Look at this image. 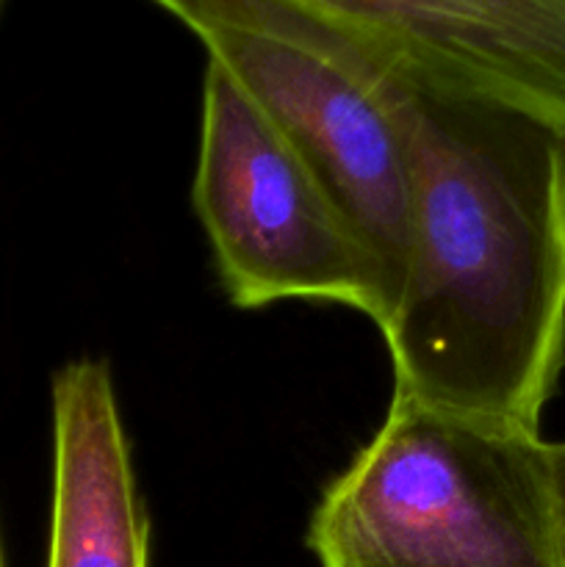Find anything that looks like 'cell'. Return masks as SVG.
I'll return each mask as SVG.
<instances>
[{
  "label": "cell",
  "instance_id": "6da1fadb",
  "mask_svg": "<svg viewBox=\"0 0 565 567\" xmlns=\"http://www.w3.org/2000/svg\"><path fill=\"white\" fill-rule=\"evenodd\" d=\"M393 396L537 430L565 365V125L413 64Z\"/></svg>",
  "mask_w": 565,
  "mask_h": 567
},
{
  "label": "cell",
  "instance_id": "7a4b0ae2",
  "mask_svg": "<svg viewBox=\"0 0 565 567\" xmlns=\"http://www.w3.org/2000/svg\"><path fill=\"white\" fill-rule=\"evenodd\" d=\"M321 567H565L532 426L391 396L308 526Z\"/></svg>",
  "mask_w": 565,
  "mask_h": 567
},
{
  "label": "cell",
  "instance_id": "3957f363",
  "mask_svg": "<svg viewBox=\"0 0 565 567\" xmlns=\"http://www.w3.org/2000/svg\"><path fill=\"white\" fill-rule=\"evenodd\" d=\"M153 3L205 44L314 169L374 260L391 313L408 266L402 94L413 61L299 0Z\"/></svg>",
  "mask_w": 565,
  "mask_h": 567
},
{
  "label": "cell",
  "instance_id": "277c9868",
  "mask_svg": "<svg viewBox=\"0 0 565 567\" xmlns=\"http://www.w3.org/2000/svg\"><path fill=\"white\" fill-rule=\"evenodd\" d=\"M192 199L236 308L321 299L360 310L380 330L386 286L363 241L302 155L214 61Z\"/></svg>",
  "mask_w": 565,
  "mask_h": 567
},
{
  "label": "cell",
  "instance_id": "5b68a950",
  "mask_svg": "<svg viewBox=\"0 0 565 567\" xmlns=\"http://www.w3.org/2000/svg\"><path fill=\"white\" fill-rule=\"evenodd\" d=\"M432 75L565 125V0H299Z\"/></svg>",
  "mask_w": 565,
  "mask_h": 567
},
{
  "label": "cell",
  "instance_id": "8992f818",
  "mask_svg": "<svg viewBox=\"0 0 565 567\" xmlns=\"http://www.w3.org/2000/svg\"><path fill=\"white\" fill-rule=\"evenodd\" d=\"M150 520L103 360L53 377V504L48 567H147Z\"/></svg>",
  "mask_w": 565,
  "mask_h": 567
},
{
  "label": "cell",
  "instance_id": "52a82bcc",
  "mask_svg": "<svg viewBox=\"0 0 565 567\" xmlns=\"http://www.w3.org/2000/svg\"><path fill=\"white\" fill-rule=\"evenodd\" d=\"M548 460H552L554 507H557L559 540H563V554H565V443H548Z\"/></svg>",
  "mask_w": 565,
  "mask_h": 567
},
{
  "label": "cell",
  "instance_id": "ba28073f",
  "mask_svg": "<svg viewBox=\"0 0 565 567\" xmlns=\"http://www.w3.org/2000/svg\"><path fill=\"white\" fill-rule=\"evenodd\" d=\"M0 567H3V554H0Z\"/></svg>",
  "mask_w": 565,
  "mask_h": 567
}]
</instances>
